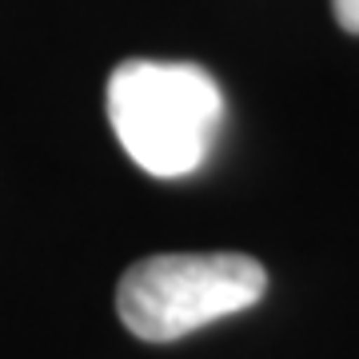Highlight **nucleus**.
Returning <instances> with one entry per match:
<instances>
[{
	"mask_svg": "<svg viewBox=\"0 0 359 359\" xmlns=\"http://www.w3.org/2000/svg\"><path fill=\"white\" fill-rule=\"evenodd\" d=\"M108 124L136 168L184 180L208 164L224 128V92L188 60H124L108 76Z\"/></svg>",
	"mask_w": 359,
	"mask_h": 359,
	"instance_id": "f257e3e1",
	"label": "nucleus"
},
{
	"mask_svg": "<svg viewBox=\"0 0 359 359\" xmlns=\"http://www.w3.org/2000/svg\"><path fill=\"white\" fill-rule=\"evenodd\" d=\"M264 292L268 271L244 252H168L124 271L116 311L144 344H176L208 323L248 311Z\"/></svg>",
	"mask_w": 359,
	"mask_h": 359,
	"instance_id": "f03ea898",
	"label": "nucleus"
},
{
	"mask_svg": "<svg viewBox=\"0 0 359 359\" xmlns=\"http://www.w3.org/2000/svg\"><path fill=\"white\" fill-rule=\"evenodd\" d=\"M332 13L344 32H355L359 36V0H332Z\"/></svg>",
	"mask_w": 359,
	"mask_h": 359,
	"instance_id": "7ed1b4c3",
	"label": "nucleus"
}]
</instances>
